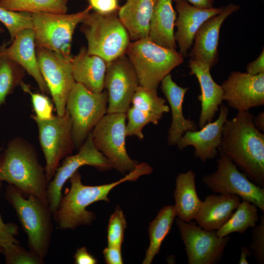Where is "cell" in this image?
I'll list each match as a JSON object with an SVG mask.
<instances>
[{
  "label": "cell",
  "mask_w": 264,
  "mask_h": 264,
  "mask_svg": "<svg viewBox=\"0 0 264 264\" xmlns=\"http://www.w3.org/2000/svg\"><path fill=\"white\" fill-rule=\"evenodd\" d=\"M249 110L238 111L223 126L219 152L225 154L254 183L264 188V134Z\"/></svg>",
  "instance_id": "obj_1"
},
{
  "label": "cell",
  "mask_w": 264,
  "mask_h": 264,
  "mask_svg": "<svg viewBox=\"0 0 264 264\" xmlns=\"http://www.w3.org/2000/svg\"><path fill=\"white\" fill-rule=\"evenodd\" d=\"M153 168L148 163L137 164L135 168L118 181L106 184L88 186L83 184L78 171L69 179L71 186L62 197L53 218L61 230L73 229L83 225H90L95 219L93 212L86 208L95 202L109 201L110 191L127 181H135L140 176L151 174Z\"/></svg>",
  "instance_id": "obj_2"
},
{
  "label": "cell",
  "mask_w": 264,
  "mask_h": 264,
  "mask_svg": "<svg viewBox=\"0 0 264 264\" xmlns=\"http://www.w3.org/2000/svg\"><path fill=\"white\" fill-rule=\"evenodd\" d=\"M0 181L13 185L22 194L35 195L48 205L44 168L33 145L23 138L10 140L0 154Z\"/></svg>",
  "instance_id": "obj_3"
},
{
  "label": "cell",
  "mask_w": 264,
  "mask_h": 264,
  "mask_svg": "<svg viewBox=\"0 0 264 264\" xmlns=\"http://www.w3.org/2000/svg\"><path fill=\"white\" fill-rule=\"evenodd\" d=\"M5 197L14 209L27 236L28 246L41 257L46 256L53 233V213L48 204L33 195L24 198L14 186L8 184Z\"/></svg>",
  "instance_id": "obj_4"
},
{
  "label": "cell",
  "mask_w": 264,
  "mask_h": 264,
  "mask_svg": "<svg viewBox=\"0 0 264 264\" xmlns=\"http://www.w3.org/2000/svg\"><path fill=\"white\" fill-rule=\"evenodd\" d=\"M80 24V30L87 40L88 54L101 57L107 64L126 54L132 41L118 12H90Z\"/></svg>",
  "instance_id": "obj_5"
},
{
  "label": "cell",
  "mask_w": 264,
  "mask_h": 264,
  "mask_svg": "<svg viewBox=\"0 0 264 264\" xmlns=\"http://www.w3.org/2000/svg\"><path fill=\"white\" fill-rule=\"evenodd\" d=\"M126 55L137 74L140 85L157 90L162 80L184 62L176 49L160 46L148 37L132 41Z\"/></svg>",
  "instance_id": "obj_6"
},
{
  "label": "cell",
  "mask_w": 264,
  "mask_h": 264,
  "mask_svg": "<svg viewBox=\"0 0 264 264\" xmlns=\"http://www.w3.org/2000/svg\"><path fill=\"white\" fill-rule=\"evenodd\" d=\"M91 10L88 5L82 11L71 14L30 13L36 47L45 48L71 58L74 32Z\"/></svg>",
  "instance_id": "obj_7"
},
{
  "label": "cell",
  "mask_w": 264,
  "mask_h": 264,
  "mask_svg": "<svg viewBox=\"0 0 264 264\" xmlns=\"http://www.w3.org/2000/svg\"><path fill=\"white\" fill-rule=\"evenodd\" d=\"M107 90L92 92L76 83L68 96L66 110L71 122L75 148L79 149L94 127L107 113Z\"/></svg>",
  "instance_id": "obj_8"
},
{
  "label": "cell",
  "mask_w": 264,
  "mask_h": 264,
  "mask_svg": "<svg viewBox=\"0 0 264 264\" xmlns=\"http://www.w3.org/2000/svg\"><path fill=\"white\" fill-rule=\"evenodd\" d=\"M126 113H107L91 132L96 148L121 174L132 171L137 164L126 148Z\"/></svg>",
  "instance_id": "obj_9"
},
{
  "label": "cell",
  "mask_w": 264,
  "mask_h": 264,
  "mask_svg": "<svg viewBox=\"0 0 264 264\" xmlns=\"http://www.w3.org/2000/svg\"><path fill=\"white\" fill-rule=\"evenodd\" d=\"M31 117L38 127L39 141L45 161V174L49 182L61 160L70 155L75 148L70 116L66 110L63 115H54L48 120L40 119L34 114Z\"/></svg>",
  "instance_id": "obj_10"
},
{
  "label": "cell",
  "mask_w": 264,
  "mask_h": 264,
  "mask_svg": "<svg viewBox=\"0 0 264 264\" xmlns=\"http://www.w3.org/2000/svg\"><path fill=\"white\" fill-rule=\"evenodd\" d=\"M217 169L202 176L203 183L212 192L237 196L264 212V188L251 181L223 153L219 152Z\"/></svg>",
  "instance_id": "obj_11"
},
{
  "label": "cell",
  "mask_w": 264,
  "mask_h": 264,
  "mask_svg": "<svg viewBox=\"0 0 264 264\" xmlns=\"http://www.w3.org/2000/svg\"><path fill=\"white\" fill-rule=\"evenodd\" d=\"M36 54L41 72L52 96L57 115H63L68 96L76 84L70 63L71 57H66L43 47H36Z\"/></svg>",
  "instance_id": "obj_12"
},
{
  "label": "cell",
  "mask_w": 264,
  "mask_h": 264,
  "mask_svg": "<svg viewBox=\"0 0 264 264\" xmlns=\"http://www.w3.org/2000/svg\"><path fill=\"white\" fill-rule=\"evenodd\" d=\"M78 150L77 154L64 158L53 178L48 183L47 199L53 215L63 197L62 191L64 185L80 168L88 165L101 171L113 168L108 159L95 147L91 132Z\"/></svg>",
  "instance_id": "obj_13"
},
{
  "label": "cell",
  "mask_w": 264,
  "mask_h": 264,
  "mask_svg": "<svg viewBox=\"0 0 264 264\" xmlns=\"http://www.w3.org/2000/svg\"><path fill=\"white\" fill-rule=\"evenodd\" d=\"M176 223L185 246L189 264H214L221 259L230 236L219 237L217 230H206L178 218Z\"/></svg>",
  "instance_id": "obj_14"
},
{
  "label": "cell",
  "mask_w": 264,
  "mask_h": 264,
  "mask_svg": "<svg viewBox=\"0 0 264 264\" xmlns=\"http://www.w3.org/2000/svg\"><path fill=\"white\" fill-rule=\"evenodd\" d=\"M139 85L136 72L126 54L108 63L104 83L108 95L107 113H126Z\"/></svg>",
  "instance_id": "obj_15"
},
{
  "label": "cell",
  "mask_w": 264,
  "mask_h": 264,
  "mask_svg": "<svg viewBox=\"0 0 264 264\" xmlns=\"http://www.w3.org/2000/svg\"><path fill=\"white\" fill-rule=\"evenodd\" d=\"M221 86L223 101L238 111L264 105V73L252 75L233 71Z\"/></svg>",
  "instance_id": "obj_16"
},
{
  "label": "cell",
  "mask_w": 264,
  "mask_h": 264,
  "mask_svg": "<svg viewBox=\"0 0 264 264\" xmlns=\"http://www.w3.org/2000/svg\"><path fill=\"white\" fill-rule=\"evenodd\" d=\"M240 6L230 3L219 14L205 21L196 33L192 47L188 56L190 59L204 63L211 69L219 60L218 46L220 32L224 21Z\"/></svg>",
  "instance_id": "obj_17"
},
{
  "label": "cell",
  "mask_w": 264,
  "mask_h": 264,
  "mask_svg": "<svg viewBox=\"0 0 264 264\" xmlns=\"http://www.w3.org/2000/svg\"><path fill=\"white\" fill-rule=\"evenodd\" d=\"M219 109L216 120L206 124L198 131L185 132L176 144L178 149L182 151L188 146H193L195 157L202 162L217 157L223 126L229 114L226 106L221 104Z\"/></svg>",
  "instance_id": "obj_18"
},
{
  "label": "cell",
  "mask_w": 264,
  "mask_h": 264,
  "mask_svg": "<svg viewBox=\"0 0 264 264\" xmlns=\"http://www.w3.org/2000/svg\"><path fill=\"white\" fill-rule=\"evenodd\" d=\"M223 7L201 8L185 0L176 2L177 16L175 23L176 28L175 39L179 47V52L184 58L188 56L195 35L200 25L207 20L220 13Z\"/></svg>",
  "instance_id": "obj_19"
},
{
  "label": "cell",
  "mask_w": 264,
  "mask_h": 264,
  "mask_svg": "<svg viewBox=\"0 0 264 264\" xmlns=\"http://www.w3.org/2000/svg\"><path fill=\"white\" fill-rule=\"evenodd\" d=\"M188 66L189 74L195 75L200 88V94L198 97L201 104V111L199 116L198 127L202 128L212 121L223 101V91L221 86L213 79L211 68L207 65L189 60Z\"/></svg>",
  "instance_id": "obj_20"
},
{
  "label": "cell",
  "mask_w": 264,
  "mask_h": 264,
  "mask_svg": "<svg viewBox=\"0 0 264 264\" xmlns=\"http://www.w3.org/2000/svg\"><path fill=\"white\" fill-rule=\"evenodd\" d=\"M160 84L161 89L170 105L172 113L167 140L169 146H174L176 145L185 132L197 131L198 127L194 121L185 118L183 114L182 104L189 88L177 85L170 74L166 76Z\"/></svg>",
  "instance_id": "obj_21"
},
{
  "label": "cell",
  "mask_w": 264,
  "mask_h": 264,
  "mask_svg": "<svg viewBox=\"0 0 264 264\" xmlns=\"http://www.w3.org/2000/svg\"><path fill=\"white\" fill-rule=\"evenodd\" d=\"M3 51L8 57L19 64L26 73L34 78L43 93H49L40 71L32 29H25L19 32L9 46L5 43Z\"/></svg>",
  "instance_id": "obj_22"
},
{
  "label": "cell",
  "mask_w": 264,
  "mask_h": 264,
  "mask_svg": "<svg viewBox=\"0 0 264 264\" xmlns=\"http://www.w3.org/2000/svg\"><path fill=\"white\" fill-rule=\"evenodd\" d=\"M72 74L76 83L88 90L99 93L104 89L107 62L101 57L88 53L82 46L78 53L70 59Z\"/></svg>",
  "instance_id": "obj_23"
},
{
  "label": "cell",
  "mask_w": 264,
  "mask_h": 264,
  "mask_svg": "<svg viewBox=\"0 0 264 264\" xmlns=\"http://www.w3.org/2000/svg\"><path fill=\"white\" fill-rule=\"evenodd\" d=\"M234 195L213 194L207 196L195 220L206 230H217L229 219L241 202Z\"/></svg>",
  "instance_id": "obj_24"
},
{
  "label": "cell",
  "mask_w": 264,
  "mask_h": 264,
  "mask_svg": "<svg viewBox=\"0 0 264 264\" xmlns=\"http://www.w3.org/2000/svg\"><path fill=\"white\" fill-rule=\"evenodd\" d=\"M157 0H126L120 7L118 17L131 41L148 37L150 20Z\"/></svg>",
  "instance_id": "obj_25"
},
{
  "label": "cell",
  "mask_w": 264,
  "mask_h": 264,
  "mask_svg": "<svg viewBox=\"0 0 264 264\" xmlns=\"http://www.w3.org/2000/svg\"><path fill=\"white\" fill-rule=\"evenodd\" d=\"M172 0H157L150 20L148 38L163 47L176 49L175 23L177 13Z\"/></svg>",
  "instance_id": "obj_26"
},
{
  "label": "cell",
  "mask_w": 264,
  "mask_h": 264,
  "mask_svg": "<svg viewBox=\"0 0 264 264\" xmlns=\"http://www.w3.org/2000/svg\"><path fill=\"white\" fill-rule=\"evenodd\" d=\"M195 177V173L189 170L176 178L174 206L178 218L185 222L195 220L202 202L197 193Z\"/></svg>",
  "instance_id": "obj_27"
},
{
  "label": "cell",
  "mask_w": 264,
  "mask_h": 264,
  "mask_svg": "<svg viewBox=\"0 0 264 264\" xmlns=\"http://www.w3.org/2000/svg\"><path fill=\"white\" fill-rule=\"evenodd\" d=\"M176 216L175 206L167 205L160 210L150 223L148 229L150 244L143 264H150L159 253L162 243L169 234Z\"/></svg>",
  "instance_id": "obj_28"
},
{
  "label": "cell",
  "mask_w": 264,
  "mask_h": 264,
  "mask_svg": "<svg viewBox=\"0 0 264 264\" xmlns=\"http://www.w3.org/2000/svg\"><path fill=\"white\" fill-rule=\"evenodd\" d=\"M5 42L0 45V108L7 97L23 82L26 71L19 64L4 53Z\"/></svg>",
  "instance_id": "obj_29"
},
{
  "label": "cell",
  "mask_w": 264,
  "mask_h": 264,
  "mask_svg": "<svg viewBox=\"0 0 264 264\" xmlns=\"http://www.w3.org/2000/svg\"><path fill=\"white\" fill-rule=\"evenodd\" d=\"M258 220V208L248 201L242 200L229 219L217 230V234L223 237L235 232L242 234L255 226Z\"/></svg>",
  "instance_id": "obj_30"
},
{
  "label": "cell",
  "mask_w": 264,
  "mask_h": 264,
  "mask_svg": "<svg viewBox=\"0 0 264 264\" xmlns=\"http://www.w3.org/2000/svg\"><path fill=\"white\" fill-rule=\"evenodd\" d=\"M67 0H0V6L16 12L29 13H66Z\"/></svg>",
  "instance_id": "obj_31"
},
{
  "label": "cell",
  "mask_w": 264,
  "mask_h": 264,
  "mask_svg": "<svg viewBox=\"0 0 264 264\" xmlns=\"http://www.w3.org/2000/svg\"><path fill=\"white\" fill-rule=\"evenodd\" d=\"M131 104L135 108L161 117L170 111L166 100L158 95L157 90L146 88L141 85L136 88Z\"/></svg>",
  "instance_id": "obj_32"
},
{
  "label": "cell",
  "mask_w": 264,
  "mask_h": 264,
  "mask_svg": "<svg viewBox=\"0 0 264 264\" xmlns=\"http://www.w3.org/2000/svg\"><path fill=\"white\" fill-rule=\"evenodd\" d=\"M126 115L128 119L126 127V136H134L140 140L144 138L142 133L144 127L149 123L157 125L162 117L133 106L129 108Z\"/></svg>",
  "instance_id": "obj_33"
},
{
  "label": "cell",
  "mask_w": 264,
  "mask_h": 264,
  "mask_svg": "<svg viewBox=\"0 0 264 264\" xmlns=\"http://www.w3.org/2000/svg\"><path fill=\"white\" fill-rule=\"evenodd\" d=\"M0 23L8 30L11 42L19 32L33 27L30 13L13 11L0 6Z\"/></svg>",
  "instance_id": "obj_34"
},
{
  "label": "cell",
  "mask_w": 264,
  "mask_h": 264,
  "mask_svg": "<svg viewBox=\"0 0 264 264\" xmlns=\"http://www.w3.org/2000/svg\"><path fill=\"white\" fill-rule=\"evenodd\" d=\"M20 243H14L3 249L7 264H42L44 259L34 251L27 250Z\"/></svg>",
  "instance_id": "obj_35"
},
{
  "label": "cell",
  "mask_w": 264,
  "mask_h": 264,
  "mask_svg": "<svg viewBox=\"0 0 264 264\" xmlns=\"http://www.w3.org/2000/svg\"><path fill=\"white\" fill-rule=\"evenodd\" d=\"M126 221L122 210L117 207L111 215L107 229L108 245L121 246L123 242Z\"/></svg>",
  "instance_id": "obj_36"
},
{
  "label": "cell",
  "mask_w": 264,
  "mask_h": 264,
  "mask_svg": "<svg viewBox=\"0 0 264 264\" xmlns=\"http://www.w3.org/2000/svg\"><path fill=\"white\" fill-rule=\"evenodd\" d=\"M23 90L31 97L35 116L41 120L50 119L54 116L53 105L50 99L43 93L31 91L28 85L23 82L21 84Z\"/></svg>",
  "instance_id": "obj_37"
},
{
  "label": "cell",
  "mask_w": 264,
  "mask_h": 264,
  "mask_svg": "<svg viewBox=\"0 0 264 264\" xmlns=\"http://www.w3.org/2000/svg\"><path fill=\"white\" fill-rule=\"evenodd\" d=\"M260 223L252 227L251 242L249 250L256 261L260 264L264 263V215L260 217Z\"/></svg>",
  "instance_id": "obj_38"
},
{
  "label": "cell",
  "mask_w": 264,
  "mask_h": 264,
  "mask_svg": "<svg viewBox=\"0 0 264 264\" xmlns=\"http://www.w3.org/2000/svg\"><path fill=\"white\" fill-rule=\"evenodd\" d=\"M19 234V228L12 222L5 223L0 214V246L2 249L14 243H20L16 236Z\"/></svg>",
  "instance_id": "obj_39"
},
{
  "label": "cell",
  "mask_w": 264,
  "mask_h": 264,
  "mask_svg": "<svg viewBox=\"0 0 264 264\" xmlns=\"http://www.w3.org/2000/svg\"><path fill=\"white\" fill-rule=\"evenodd\" d=\"M88 1L92 9L103 14L117 13L120 8L118 0H88Z\"/></svg>",
  "instance_id": "obj_40"
},
{
  "label": "cell",
  "mask_w": 264,
  "mask_h": 264,
  "mask_svg": "<svg viewBox=\"0 0 264 264\" xmlns=\"http://www.w3.org/2000/svg\"><path fill=\"white\" fill-rule=\"evenodd\" d=\"M105 263L108 264H122L123 263L121 246L108 245L103 251Z\"/></svg>",
  "instance_id": "obj_41"
},
{
  "label": "cell",
  "mask_w": 264,
  "mask_h": 264,
  "mask_svg": "<svg viewBox=\"0 0 264 264\" xmlns=\"http://www.w3.org/2000/svg\"><path fill=\"white\" fill-rule=\"evenodd\" d=\"M76 264H96V259L91 255L85 246L78 249L74 255Z\"/></svg>",
  "instance_id": "obj_42"
},
{
  "label": "cell",
  "mask_w": 264,
  "mask_h": 264,
  "mask_svg": "<svg viewBox=\"0 0 264 264\" xmlns=\"http://www.w3.org/2000/svg\"><path fill=\"white\" fill-rule=\"evenodd\" d=\"M246 72L252 75L264 73V49L255 60L249 63L246 66Z\"/></svg>",
  "instance_id": "obj_43"
},
{
  "label": "cell",
  "mask_w": 264,
  "mask_h": 264,
  "mask_svg": "<svg viewBox=\"0 0 264 264\" xmlns=\"http://www.w3.org/2000/svg\"><path fill=\"white\" fill-rule=\"evenodd\" d=\"M177 2L180 0H185L191 4L201 8H210L213 7L214 0H172Z\"/></svg>",
  "instance_id": "obj_44"
},
{
  "label": "cell",
  "mask_w": 264,
  "mask_h": 264,
  "mask_svg": "<svg viewBox=\"0 0 264 264\" xmlns=\"http://www.w3.org/2000/svg\"><path fill=\"white\" fill-rule=\"evenodd\" d=\"M253 123L256 128L262 132H264V112H259L253 117Z\"/></svg>",
  "instance_id": "obj_45"
},
{
  "label": "cell",
  "mask_w": 264,
  "mask_h": 264,
  "mask_svg": "<svg viewBox=\"0 0 264 264\" xmlns=\"http://www.w3.org/2000/svg\"><path fill=\"white\" fill-rule=\"evenodd\" d=\"M251 254L250 251L248 248L243 246L241 247V253L240 259L239 261L240 264H249L247 257Z\"/></svg>",
  "instance_id": "obj_46"
},
{
  "label": "cell",
  "mask_w": 264,
  "mask_h": 264,
  "mask_svg": "<svg viewBox=\"0 0 264 264\" xmlns=\"http://www.w3.org/2000/svg\"><path fill=\"white\" fill-rule=\"evenodd\" d=\"M4 31V29L2 26L1 25V23H0V35L2 34Z\"/></svg>",
  "instance_id": "obj_47"
},
{
  "label": "cell",
  "mask_w": 264,
  "mask_h": 264,
  "mask_svg": "<svg viewBox=\"0 0 264 264\" xmlns=\"http://www.w3.org/2000/svg\"><path fill=\"white\" fill-rule=\"evenodd\" d=\"M2 253H3V249L1 246H0V254H2Z\"/></svg>",
  "instance_id": "obj_48"
},
{
  "label": "cell",
  "mask_w": 264,
  "mask_h": 264,
  "mask_svg": "<svg viewBox=\"0 0 264 264\" xmlns=\"http://www.w3.org/2000/svg\"><path fill=\"white\" fill-rule=\"evenodd\" d=\"M1 186V181H0V187Z\"/></svg>",
  "instance_id": "obj_49"
}]
</instances>
